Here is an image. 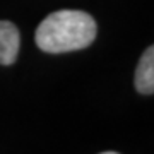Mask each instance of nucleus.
<instances>
[{"instance_id":"obj_4","label":"nucleus","mask_w":154,"mask_h":154,"mask_svg":"<svg viewBox=\"0 0 154 154\" xmlns=\"http://www.w3.org/2000/svg\"><path fill=\"white\" fill-rule=\"evenodd\" d=\"M101 154H118V152H113V151H105V152H101Z\"/></svg>"},{"instance_id":"obj_1","label":"nucleus","mask_w":154,"mask_h":154,"mask_svg":"<svg viewBox=\"0 0 154 154\" xmlns=\"http://www.w3.org/2000/svg\"><path fill=\"white\" fill-rule=\"evenodd\" d=\"M96 38V22L84 11H57L36 28V45L46 53L88 48Z\"/></svg>"},{"instance_id":"obj_3","label":"nucleus","mask_w":154,"mask_h":154,"mask_svg":"<svg viewBox=\"0 0 154 154\" xmlns=\"http://www.w3.org/2000/svg\"><path fill=\"white\" fill-rule=\"evenodd\" d=\"M135 88L140 94L154 93V48L149 46L140 57L135 70Z\"/></svg>"},{"instance_id":"obj_2","label":"nucleus","mask_w":154,"mask_h":154,"mask_svg":"<svg viewBox=\"0 0 154 154\" xmlns=\"http://www.w3.org/2000/svg\"><path fill=\"white\" fill-rule=\"evenodd\" d=\"M21 34L16 24L0 21V65H12L19 55Z\"/></svg>"}]
</instances>
